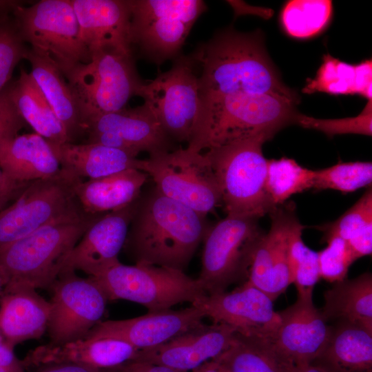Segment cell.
Masks as SVG:
<instances>
[{"instance_id":"22","label":"cell","mask_w":372,"mask_h":372,"mask_svg":"<svg viewBox=\"0 0 372 372\" xmlns=\"http://www.w3.org/2000/svg\"><path fill=\"white\" fill-rule=\"evenodd\" d=\"M84 45L92 53L112 49L132 52L128 0H70Z\"/></svg>"},{"instance_id":"7","label":"cell","mask_w":372,"mask_h":372,"mask_svg":"<svg viewBox=\"0 0 372 372\" xmlns=\"http://www.w3.org/2000/svg\"><path fill=\"white\" fill-rule=\"evenodd\" d=\"M65 77L78 98L83 127L95 115L125 107L144 82L133 53L112 49L92 53L88 63L78 64Z\"/></svg>"},{"instance_id":"26","label":"cell","mask_w":372,"mask_h":372,"mask_svg":"<svg viewBox=\"0 0 372 372\" xmlns=\"http://www.w3.org/2000/svg\"><path fill=\"white\" fill-rule=\"evenodd\" d=\"M147 177L145 172L132 168L98 178L78 179L74 184L73 193L84 213L104 214L134 203Z\"/></svg>"},{"instance_id":"18","label":"cell","mask_w":372,"mask_h":372,"mask_svg":"<svg viewBox=\"0 0 372 372\" xmlns=\"http://www.w3.org/2000/svg\"><path fill=\"white\" fill-rule=\"evenodd\" d=\"M278 313L279 323L266 340L289 364H310L325 344L331 326L314 305L313 296H298L292 305Z\"/></svg>"},{"instance_id":"16","label":"cell","mask_w":372,"mask_h":372,"mask_svg":"<svg viewBox=\"0 0 372 372\" xmlns=\"http://www.w3.org/2000/svg\"><path fill=\"white\" fill-rule=\"evenodd\" d=\"M192 304L200 309L213 323L227 324L245 336L267 339L280 321L273 301L245 282L230 292L205 295Z\"/></svg>"},{"instance_id":"24","label":"cell","mask_w":372,"mask_h":372,"mask_svg":"<svg viewBox=\"0 0 372 372\" xmlns=\"http://www.w3.org/2000/svg\"><path fill=\"white\" fill-rule=\"evenodd\" d=\"M50 304L37 289L6 285L0 294V334L12 347L39 339L47 330Z\"/></svg>"},{"instance_id":"48","label":"cell","mask_w":372,"mask_h":372,"mask_svg":"<svg viewBox=\"0 0 372 372\" xmlns=\"http://www.w3.org/2000/svg\"><path fill=\"white\" fill-rule=\"evenodd\" d=\"M192 372H223L217 365L212 361L210 360L207 362L198 367L197 369L193 370Z\"/></svg>"},{"instance_id":"44","label":"cell","mask_w":372,"mask_h":372,"mask_svg":"<svg viewBox=\"0 0 372 372\" xmlns=\"http://www.w3.org/2000/svg\"><path fill=\"white\" fill-rule=\"evenodd\" d=\"M371 60L355 65L356 94L371 100Z\"/></svg>"},{"instance_id":"28","label":"cell","mask_w":372,"mask_h":372,"mask_svg":"<svg viewBox=\"0 0 372 372\" xmlns=\"http://www.w3.org/2000/svg\"><path fill=\"white\" fill-rule=\"evenodd\" d=\"M63 170L84 180L98 178L127 169H138L139 159L123 150L97 143H50Z\"/></svg>"},{"instance_id":"43","label":"cell","mask_w":372,"mask_h":372,"mask_svg":"<svg viewBox=\"0 0 372 372\" xmlns=\"http://www.w3.org/2000/svg\"><path fill=\"white\" fill-rule=\"evenodd\" d=\"M30 183L13 180L0 168V211L14 202Z\"/></svg>"},{"instance_id":"3","label":"cell","mask_w":372,"mask_h":372,"mask_svg":"<svg viewBox=\"0 0 372 372\" xmlns=\"http://www.w3.org/2000/svg\"><path fill=\"white\" fill-rule=\"evenodd\" d=\"M297 104L272 94H249L203 104L198 107L186 148L203 152L254 137L269 141L284 127L296 123Z\"/></svg>"},{"instance_id":"12","label":"cell","mask_w":372,"mask_h":372,"mask_svg":"<svg viewBox=\"0 0 372 372\" xmlns=\"http://www.w3.org/2000/svg\"><path fill=\"white\" fill-rule=\"evenodd\" d=\"M137 96L175 143H188L198 104V77L189 54L178 56L169 70L144 81Z\"/></svg>"},{"instance_id":"49","label":"cell","mask_w":372,"mask_h":372,"mask_svg":"<svg viewBox=\"0 0 372 372\" xmlns=\"http://www.w3.org/2000/svg\"><path fill=\"white\" fill-rule=\"evenodd\" d=\"M290 372H321L309 364L289 366Z\"/></svg>"},{"instance_id":"31","label":"cell","mask_w":372,"mask_h":372,"mask_svg":"<svg viewBox=\"0 0 372 372\" xmlns=\"http://www.w3.org/2000/svg\"><path fill=\"white\" fill-rule=\"evenodd\" d=\"M9 90L20 115L35 133L54 145L72 142L30 73L21 69L18 79L9 85Z\"/></svg>"},{"instance_id":"30","label":"cell","mask_w":372,"mask_h":372,"mask_svg":"<svg viewBox=\"0 0 372 372\" xmlns=\"http://www.w3.org/2000/svg\"><path fill=\"white\" fill-rule=\"evenodd\" d=\"M320 313L324 319L343 320L372 332V275L366 272L353 279L333 283L324 292Z\"/></svg>"},{"instance_id":"15","label":"cell","mask_w":372,"mask_h":372,"mask_svg":"<svg viewBox=\"0 0 372 372\" xmlns=\"http://www.w3.org/2000/svg\"><path fill=\"white\" fill-rule=\"evenodd\" d=\"M87 143L118 149L134 156L142 152L149 155L176 149L149 107L103 113L88 118L83 125Z\"/></svg>"},{"instance_id":"25","label":"cell","mask_w":372,"mask_h":372,"mask_svg":"<svg viewBox=\"0 0 372 372\" xmlns=\"http://www.w3.org/2000/svg\"><path fill=\"white\" fill-rule=\"evenodd\" d=\"M309 364L321 372H372V332L354 323L336 321Z\"/></svg>"},{"instance_id":"20","label":"cell","mask_w":372,"mask_h":372,"mask_svg":"<svg viewBox=\"0 0 372 372\" xmlns=\"http://www.w3.org/2000/svg\"><path fill=\"white\" fill-rule=\"evenodd\" d=\"M292 203L276 206L271 227L254 253L245 282L265 293L273 302L291 284L289 267V235L298 219Z\"/></svg>"},{"instance_id":"51","label":"cell","mask_w":372,"mask_h":372,"mask_svg":"<svg viewBox=\"0 0 372 372\" xmlns=\"http://www.w3.org/2000/svg\"><path fill=\"white\" fill-rule=\"evenodd\" d=\"M0 372H17V371L6 369L0 366Z\"/></svg>"},{"instance_id":"32","label":"cell","mask_w":372,"mask_h":372,"mask_svg":"<svg viewBox=\"0 0 372 372\" xmlns=\"http://www.w3.org/2000/svg\"><path fill=\"white\" fill-rule=\"evenodd\" d=\"M212 361L223 372H290V364L266 339L236 332L230 346Z\"/></svg>"},{"instance_id":"33","label":"cell","mask_w":372,"mask_h":372,"mask_svg":"<svg viewBox=\"0 0 372 372\" xmlns=\"http://www.w3.org/2000/svg\"><path fill=\"white\" fill-rule=\"evenodd\" d=\"M331 15V1L293 0L284 6L280 21L287 35L302 39L320 33L329 23Z\"/></svg>"},{"instance_id":"10","label":"cell","mask_w":372,"mask_h":372,"mask_svg":"<svg viewBox=\"0 0 372 372\" xmlns=\"http://www.w3.org/2000/svg\"><path fill=\"white\" fill-rule=\"evenodd\" d=\"M94 278L109 301L129 300L144 306L148 312L169 310L185 302L192 304L207 295L198 280L184 271L147 264L118 262Z\"/></svg>"},{"instance_id":"47","label":"cell","mask_w":372,"mask_h":372,"mask_svg":"<svg viewBox=\"0 0 372 372\" xmlns=\"http://www.w3.org/2000/svg\"><path fill=\"white\" fill-rule=\"evenodd\" d=\"M37 372H118V370L117 368L106 370L77 364L62 363L41 367Z\"/></svg>"},{"instance_id":"11","label":"cell","mask_w":372,"mask_h":372,"mask_svg":"<svg viewBox=\"0 0 372 372\" xmlns=\"http://www.w3.org/2000/svg\"><path fill=\"white\" fill-rule=\"evenodd\" d=\"M138 169L150 176L163 195L202 216L222 206L218 184L203 152L178 147L139 159Z\"/></svg>"},{"instance_id":"39","label":"cell","mask_w":372,"mask_h":372,"mask_svg":"<svg viewBox=\"0 0 372 372\" xmlns=\"http://www.w3.org/2000/svg\"><path fill=\"white\" fill-rule=\"evenodd\" d=\"M14 19H0V91L6 85L18 64L25 58V46Z\"/></svg>"},{"instance_id":"21","label":"cell","mask_w":372,"mask_h":372,"mask_svg":"<svg viewBox=\"0 0 372 372\" xmlns=\"http://www.w3.org/2000/svg\"><path fill=\"white\" fill-rule=\"evenodd\" d=\"M235 333L227 324L202 322L165 343L138 351L134 360L192 371L226 350Z\"/></svg>"},{"instance_id":"42","label":"cell","mask_w":372,"mask_h":372,"mask_svg":"<svg viewBox=\"0 0 372 372\" xmlns=\"http://www.w3.org/2000/svg\"><path fill=\"white\" fill-rule=\"evenodd\" d=\"M26 124L11 99L7 85L0 91V145L17 136Z\"/></svg>"},{"instance_id":"41","label":"cell","mask_w":372,"mask_h":372,"mask_svg":"<svg viewBox=\"0 0 372 372\" xmlns=\"http://www.w3.org/2000/svg\"><path fill=\"white\" fill-rule=\"evenodd\" d=\"M296 123L306 128L321 131L328 136L347 133L371 136V100L357 117L339 120H323L300 114Z\"/></svg>"},{"instance_id":"2","label":"cell","mask_w":372,"mask_h":372,"mask_svg":"<svg viewBox=\"0 0 372 372\" xmlns=\"http://www.w3.org/2000/svg\"><path fill=\"white\" fill-rule=\"evenodd\" d=\"M211 225L154 185L135 204L123 249L135 264L184 271Z\"/></svg>"},{"instance_id":"14","label":"cell","mask_w":372,"mask_h":372,"mask_svg":"<svg viewBox=\"0 0 372 372\" xmlns=\"http://www.w3.org/2000/svg\"><path fill=\"white\" fill-rule=\"evenodd\" d=\"M78 179L62 169L53 178L32 181L14 202L0 211V247L81 208L73 193Z\"/></svg>"},{"instance_id":"5","label":"cell","mask_w":372,"mask_h":372,"mask_svg":"<svg viewBox=\"0 0 372 372\" xmlns=\"http://www.w3.org/2000/svg\"><path fill=\"white\" fill-rule=\"evenodd\" d=\"M264 137H254L203 152L218 184L227 216L260 218L276 207L265 187Z\"/></svg>"},{"instance_id":"9","label":"cell","mask_w":372,"mask_h":372,"mask_svg":"<svg viewBox=\"0 0 372 372\" xmlns=\"http://www.w3.org/2000/svg\"><path fill=\"white\" fill-rule=\"evenodd\" d=\"M259 218L226 216L211 225L204 239L197 278L207 295L226 291L247 279L254 253L265 232Z\"/></svg>"},{"instance_id":"35","label":"cell","mask_w":372,"mask_h":372,"mask_svg":"<svg viewBox=\"0 0 372 372\" xmlns=\"http://www.w3.org/2000/svg\"><path fill=\"white\" fill-rule=\"evenodd\" d=\"M304 227L296 220L289 235V267L291 283L300 296H313L316 284L320 278L318 252L308 247L302 240Z\"/></svg>"},{"instance_id":"6","label":"cell","mask_w":372,"mask_h":372,"mask_svg":"<svg viewBox=\"0 0 372 372\" xmlns=\"http://www.w3.org/2000/svg\"><path fill=\"white\" fill-rule=\"evenodd\" d=\"M12 13L23 41L54 63L64 76L78 64L90 61L70 0H41L30 6L19 4Z\"/></svg>"},{"instance_id":"36","label":"cell","mask_w":372,"mask_h":372,"mask_svg":"<svg viewBox=\"0 0 372 372\" xmlns=\"http://www.w3.org/2000/svg\"><path fill=\"white\" fill-rule=\"evenodd\" d=\"M371 162H340L329 167L315 170L312 189L349 193L371 187Z\"/></svg>"},{"instance_id":"37","label":"cell","mask_w":372,"mask_h":372,"mask_svg":"<svg viewBox=\"0 0 372 372\" xmlns=\"http://www.w3.org/2000/svg\"><path fill=\"white\" fill-rule=\"evenodd\" d=\"M302 92H324L331 94H356L355 65L340 61L329 54L324 55L316 77L308 80Z\"/></svg>"},{"instance_id":"13","label":"cell","mask_w":372,"mask_h":372,"mask_svg":"<svg viewBox=\"0 0 372 372\" xmlns=\"http://www.w3.org/2000/svg\"><path fill=\"white\" fill-rule=\"evenodd\" d=\"M52 291L47 327L51 344L83 339L101 320L109 301L96 280L74 271H61Z\"/></svg>"},{"instance_id":"40","label":"cell","mask_w":372,"mask_h":372,"mask_svg":"<svg viewBox=\"0 0 372 372\" xmlns=\"http://www.w3.org/2000/svg\"><path fill=\"white\" fill-rule=\"evenodd\" d=\"M326 242L327 247L318 251L320 278L332 283L342 281L355 260L344 240L332 238Z\"/></svg>"},{"instance_id":"34","label":"cell","mask_w":372,"mask_h":372,"mask_svg":"<svg viewBox=\"0 0 372 372\" xmlns=\"http://www.w3.org/2000/svg\"><path fill=\"white\" fill-rule=\"evenodd\" d=\"M315 170L301 166L287 157L267 159L265 187L273 205L285 202L292 195L312 189Z\"/></svg>"},{"instance_id":"17","label":"cell","mask_w":372,"mask_h":372,"mask_svg":"<svg viewBox=\"0 0 372 372\" xmlns=\"http://www.w3.org/2000/svg\"><path fill=\"white\" fill-rule=\"evenodd\" d=\"M136 200L120 210L99 215L68 254L61 271H81L97 278L120 262L118 256L126 240Z\"/></svg>"},{"instance_id":"29","label":"cell","mask_w":372,"mask_h":372,"mask_svg":"<svg viewBox=\"0 0 372 372\" xmlns=\"http://www.w3.org/2000/svg\"><path fill=\"white\" fill-rule=\"evenodd\" d=\"M31 65V75L65 128L73 143L84 133L78 98L62 72L48 59L30 48L25 56Z\"/></svg>"},{"instance_id":"8","label":"cell","mask_w":372,"mask_h":372,"mask_svg":"<svg viewBox=\"0 0 372 372\" xmlns=\"http://www.w3.org/2000/svg\"><path fill=\"white\" fill-rule=\"evenodd\" d=\"M130 42L141 54L160 65L180 56L198 17L207 7L201 0H128Z\"/></svg>"},{"instance_id":"23","label":"cell","mask_w":372,"mask_h":372,"mask_svg":"<svg viewBox=\"0 0 372 372\" xmlns=\"http://www.w3.org/2000/svg\"><path fill=\"white\" fill-rule=\"evenodd\" d=\"M138 351L117 339L83 338L61 344L39 346L30 351L21 362L24 369L72 363L108 370L136 360Z\"/></svg>"},{"instance_id":"19","label":"cell","mask_w":372,"mask_h":372,"mask_svg":"<svg viewBox=\"0 0 372 372\" xmlns=\"http://www.w3.org/2000/svg\"><path fill=\"white\" fill-rule=\"evenodd\" d=\"M205 317L193 304L180 310L148 312L134 318L101 321L85 338L117 339L140 351L168 342L201 324Z\"/></svg>"},{"instance_id":"45","label":"cell","mask_w":372,"mask_h":372,"mask_svg":"<svg viewBox=\"0 0 372 372\" xmlns=\"http://www.w3.org/2000/svg\"><path fill=\"white\" fill-rule=\"evenodd\" d=\"M14 347L4 341L0 342V366L17 372H24V367L16 356Z\"/></svg>"},{"instance_id":"4","label":"cell","mask_w":372,"mask_h":372,"mask_svg":"<svg viewBox=\"0 0 372 372\" xmlns=\"http://www.w3.org/2000/svg\"><path fill=\"white\" fill-rule=\"evenodd\" d=\"M99 215L79 208L0 247V267L7 285L50 289L67 256Z\"/></svg>"},{"instance_id":"46","label":"cell","mask_w":372,"mask_h":372,"mask_svg":"<svg viewBox=\"0 0 372 372\" xmlns=\"http://www.w3.org/2000/svg\"><path fill=\"white\" fill-rule=\"evenodd\" d=\"M117 370L118 372H186L166 366L135 360L118 367Z\"/></svg>"},{"instance_id":"38","label":"cell","mask_w":372,"mask_h":372,"mask_svg":"<svg viewBox=\"0 0 372 372\" xmlns=\"http://www.w3.org/2000/svg\"><path fill=\"white\" fill-rule=\"evenodd\" d=\"M372 227V189L369 188L361 198L340 218L319 226L324 240L340 238L348 242Z\"/></svg>"},{"instance_id":"50","label":"cell","mask_w":372,"mask_h":372,"mask_svg":"<svg viewBox=\"0 0 372 372\" xmlns=\"http://www.w3.org/2000/svg\"><path fill=\"white\" fill-rule=\"evenodd\" d=\"M8 283V278L3 270L0 267V294Z\"/></svg>"},{"instance_id":"27","label":"cell","mask_w":372,"mask_h":372,"mask_svg":"<svg viewBox=\"0 0 372 372\" xmlns=\"http://www.w3.org/2000/svg\"><path fill=\"white\" fill-rule=\"evenodd\" d=\"M0 168L21 182L53 178L62 171L50 143L35 132L18 134L1 144Z\"/></svg>"},{"instance_id":"1","label":"cell","mask_w":372,"mask_h":372,"mask_svg":"<svg viewBox=\"0 0 372 372\" xmlns=\"http://www.w3.org/2000/svg\"><path fill=\"white\" fill-rule=\"evenodd\" d=\"M189 56L198 77V98L272 94L299 103L298 94L282 82L269 56L260 30L225 28L199 43Z\"/></svg>"}]
</instances>
